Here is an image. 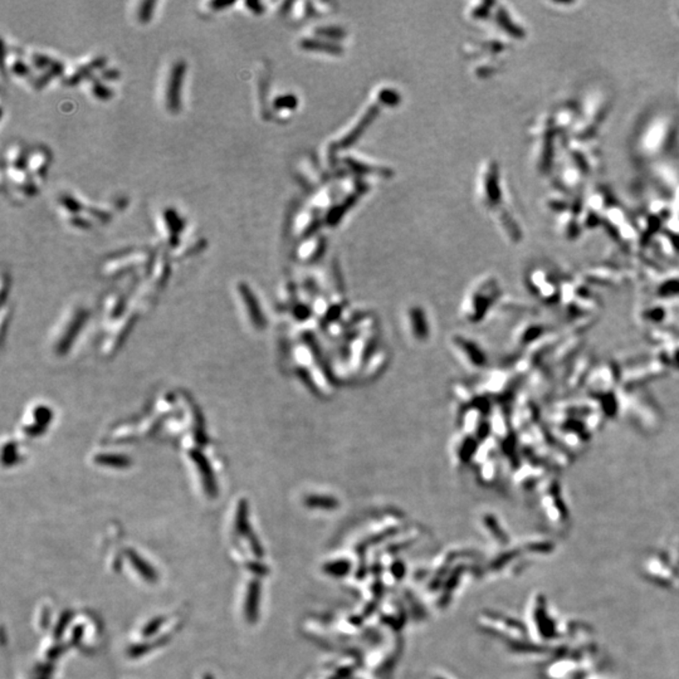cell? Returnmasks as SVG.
Returning a JSON list of instances; mask_svg holds the SVG:
<instances>
[{"label": "cell", "mask_w": 679, "mask_h": 679, "mask_svg": "<svg viewBox=\"0 0 679 679\" xmlns=\"http://www.w3.org/2000/svg\"><path fill=\"white\" fill-rule=\"evenodd\" d=\"M678 121L672 114H660L647 120L636 136V156L651 160L669 153L678 140Z\"/></svg>", "instance_id": "6da1fadb"}, {"label": "cell", "mask_w": 679, "mask_h": 679, "mask_svg": "<svg viewBox=\"0 0 679 679\" xmlns=\"http://www.w3.org/2000/svg\"><path fill=\"white\" fill-rule=\"evenodd\" d=\"M184 74H185L184 62L176 63L170 74L168 91H166V100L170 110L177 111L180 106V91L183 85Z\"/></svg>", "instance_id": "7a4b0ae2"}, {"label": "cell", "mask_w": 679, "mask_h": 679, "mask_svg": "<svg viewBox=\"0 0 679 679\" xmlns=\"http://www.w3.org/2000/svg\"><path fill=\"white\" fill-rule=\"evenodd\" d=\"M678 17H679V9H678Z\"/></svg>", "instance_id": "3957f363"}]
</instances>
